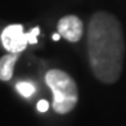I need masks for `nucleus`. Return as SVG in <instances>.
Wrapping results in <instances>:
<instances>
[{
  "instance_id": "2",
  "label": "nucleus",
  "mask_w": 126,
  "mask_h": 126,
  "mask_svg": "<svg viewBox=\"0 0 126 126\" xmlns=\"http://www.w3.org/2000/svg\"><path fill=\"white\" fill-rule=\"evenodd\" d=\"M45 82L53 93V110L66 114L76 107L79 100L77 85L70 75L61 70H50L45 75Z\"/></svg>"
},
{
  "instance_id": "8",
  "label": "nucleus",
  "mask_w": 126,
  "mask_h": 126,
  "mask_svg": "<svg viewBox=\"0 0 126 126\" xmlns=\"http://www.w3.org/2000/svg\"><path fill=\"white\" fill-rule=\"evenodd\" d=\"M48 110H49V103H48V100H45V99L39 100V103H37V111H39V112H47Z\"/></svg>"
},
{
  "instance_id": "7",
  "label": "nucleus",
  "mask_w": 126,
  "mask_h": 126,
  "mask_svg": "<svg viewBox=\"0 0 126 126\" xmlns=\"http://www.w3.org/2000/svg\"><path fill=\"white\" fill-rule=\"evenodd\" d=\"M39 33H40V27H35V28H32L30 32H27L28 44H36V43H37Z\"/></svg>"
},
{
  "instance_id": "3",
  "label": "nucleus",
  "mask_w": 126,
  "mask_h": 126,
  "mask_svg": "<svg viewBox=\"0 0 126 126\" xmlns=\"http://www.w3.org/2000/svg\"><path fill=\"white\" fill-rule=\"evenodd\" d=\"M0 40L5 50L9 53H21L28 44L27 32H23L22 25H9L3 30Z\"/></svg>"
},
{
  "instance_id": "1",
  "label": "nucleus",
  "mask_w": 126,
  "mask_h": 126,
  "mask_svg": "<svg viewBox=\"0 0 126 126\" xmlns=\"http://www.w3.org/2000/svg\"><path fill=\"white\" fill-rule=\"evenodd\" d=\"M88 55L94 76L104 84L120 79L125 57V39L120 21L108 12H96L88 26Z\"/></svg>"
},
{
  "instance_id": "5",
  "label": "nucleus",
  "mask_w": 126,
  "mask_h": 126,
  "mask_svg": "<svg viewBox=\"0 0 126 126\" xmlns=\"http://www.w3.org/2000/svg\"><path fill=\"white\" fill-rule=\"evenodd\" d=\"M19 54L18 53H8L0 58V80L8 81L13 76V68Z\"/></svg>"
},
{
  "instance_id": "9",
  "label": "nucleus",
  "mask_w": 126,
  "mask_h": 126,
  "mask_svg": "<svg viewBox=\"0 0 126 126\" xmlns=\"http://www.w3.org/2000/svg\"><path fill=\"white\" fill-rule=\"evenodd\" d=\"M51 39H53L54 41H58V40L61 39V35H59L58 32H57V33H53V36H51Z\"/></svg>"
},
{
  "instance_id": "6",
  "label": "nucleus",
  "mask_w": 126,
  "mask_h": 126,
  "mask_svg": "<svg viewBox=\"0 0 126 126\" xmlns=\"http://www.w3.org/2000/svg\"><path fill=\"white\" fill-rule=\"evenodd\" d=\"M16 89H17V91H18L22 96H25V98H30V96L35 93V86H33L31 82H28V81H19V82H17Z\"/></svg>"
},
{
  "instance_id": "4",
  "label": "nucleus",
  "mask_w": 126,
  "mask_h": 126,
  "mask_svg": "<svg viewBox=\"0 0 126 126\" xmlns=\"http://www.w3.org/2000/svg\"><path fill=\"white\" fill-rule=\"evenodd\" d=\"M58 33L61 37H64L70 43H77L81 40L84 35V23L77 16H64L59 19L58 25Z\"/></svg>"
}]
</instances>
